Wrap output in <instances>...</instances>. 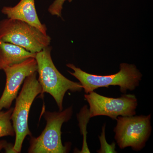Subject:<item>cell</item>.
Here are the masks:
<instances>
[{
  "label": "cell",
  "mask_w": 153,
  "mask_h": 153,
  "mask_svg": "<svg viewBox=\"0 0 153 153\" xmlns=\"http://www.w3.org/2000/svg\"><path fill=\"white\" fill-rule=\"evenodd\" d=\"M35 57H30L18 64L8 66L3 69L6 75V83L0 98V111L9 109L18 96L20 87L27 76L37 71Z\"/></svg>",
  "instance_id": "8"
},
{
  "label": "cell",
  "mask_w": 153,
  "mask_h": 153,
  "mask_svg": "<svg viewBox=\"0 0 153 153\" xmlns=\"http://www.w3.org/2000/svg\"><path fill=\"white\" fill-rule=\"evenodd\" d=\"M9 143L6 142L5 141H0V151L3 149H5L8 146Z\"/></svg>",
  "instance_id": "15"
},
{
  "label": "cell",
  "mask_w": 153,
  "mask_h": 153,
  "mask_svg": "<svg viewBox=\"0 0 153 153\" xmlns=\"http://www.w3.org/2000/svg\"><path fill=\"white\" fill-rule=\"evenodd\" d=\"M105 124L103 125L102 127V131L101 135L99 136L100 143V148L97 152L99 153H117L115 150L116 144L112 143L111 144H109L107 142L105 136Z\"/></svg>",
  "instance_id": "13"
},
{
  "label": "cell",
  "mask_w": 153,
  "mask_h": 153,
  "mask_svg": "<svg viewBox=\"0 0 153 153\" xmlns=\"http://www.w3.org/2000/svg\"><path fill=\"white\" fill-rule=\"evenodd\" d=\"M52 47L48 46L36 53L38 82L42 87V93H49L55 99L59 111L63 110V100L68 91L71 92L81 91L80 82L67 79L57 70L51 57Z\"/></svg>",
  "instance_id": "1"
},
{
  "label": "cell",
  "mask_w": 153,
  "mask_h": 153,
  "mask_svg": "<svg viewBox=\"0 0 153 153\" xmlns=\"http://www.w3.org/2000/svg\"><path fill=\"white\" fill-rule=\"evenodd\" d=\"M84 97L89 104L90 118L105 116L116 120L119 116H131L136 113L137 100L134 94H125L118 98H112L93 91Z\"/></svg>",
  "instance_id": "7"
},
{
  "label": "cell",
  "mask_w": 153,
  "mask_h": 153,
  "mask_svg": "<svg viewBox=\"0 0 153 153\" xmlns=\"http://www.w3.org/2000/svg\"><path fill=\"white\" fill-rule=\"evenodd\" d=\"M37 72L27 76L22 90L16 98V105L11 120L16 135L14 149L16 153L22 151L23 142L27 136H32L28 125V118L31 105L36 97L42 93V87L37 77Z\"/></svg>",
  "instance_id": "3"
},
{
  "label": "cell",
  "mask_w": 153,
  "mask_h": 153,
  "mask_svg": "<svg viewBox=\"0 0 153 153\" xmlns=\"http://www.w3.org/2000/svg\"><path fill=\"white\" fill-rule=\"evenodd\" d=\"M66 0H55L54 2L49 6L48 11L52 16L61 17V12L63 9V4ZM71 2V0H68Z\"/></svg>",
  "instance_id": "14"
},
{
  "label": "cell",
  "mask_w": 153,
  "mask_h": 153,
  "mask_svg": "<svg viewBox=\"0 0 153 153\" xmlns=\"http://www.w3.org/2000/svg\"><path fill=\"white\" fill-rule=\"evenodd\" d=\"M115 127V140L120 149L131 147L139 151L145 147L152 133L151 114L119 116Z\"/></svg>",
  "instance_id": "6"
},
{
  "label": "cell",
  "mask_w": 153,
  "mask_h": 153,
  "mask_svg": "<svg viewBox=\"0 0 153 153\" xmlns=\"http://www.w3.org/2000/svg\"><path fill=\"white\" fill-rule=\"evenodd\" d=\"M1 12L9 19L20 20L35 27L47 35L46 25L39 20L35 6V0H21L13 7H4Z\"/></svg>",
  "instance_id": "9"
},
{
  "label": "cell",
  "mask_w": 153,
  "mask_h": 153,
  "mask_svg": "<svg viewBox=\"0 0 153 153\" xmlns=\"http://www.w3.org/2000/svg\"><path fill=\"white\" fill-rule=\"evenodd\" d=\"M66 66L73 70L68 72L79 80L85 94L94 91L99 88L117 85L122 93L127 90L133 91L139 85L142 74L133 64L121 63L119 71L109 75H98L89 74L76 67L74 64L68 63Z\"/></svg>",
  "instance_id": "2"
},
{
  "label": "cell",
  "mask_w": 153,
  "mask_h": 153,
  "mask_svg": "<svg viewBox=\"0 0 153 153\" xmlns=\"http://www.w3.org/2000/svg\"><path fill=\"white\" fill-rule=\"evenodd\" d=\"M13 108L6 111H0V137L5 136H14L15 131L11 123V117Z\"/></svg>",
  "instance_id": "11"
},
{
  "label": "cell",
  "mask_w": 153,
  "mask_h": 153,
  "mask_svg": "<svg viewBox=\"0 0 153 153\" xmlns=\"http://www.w3.org/2000/svg\"><path fill=\"white\" fill-rule=\"evenodd\" d=\"M73 107H69L58 112L45 111L47 121L45 128L39 137H31L29 153H66L70 146L63 145L61 140V127L63 123L70 120L73 114Z\"/></svg>",
  "instance_id": "4"
},
{
  "label": "cell",
  "mask_w": 153,
  "mask_h": 153,
  "mask_svg": "<svg viewBox=\"0 0 153 153\" xmlns=\"http://www.w3.org/2000/svg\"><path fill=\"white\" fill-rule=\"evenodd\" d=\"M33 53L15 44L0 39V70L7 66L21 63L30 57H35Z\"/></svg>",
  "instance_id": "10"
},
{
  "label": "cell",
  "mask_w": 153,
  "mask_h": 153,
  "mask_svg": "<svg viewBox=\"0 0 153 153\" xmlns=\"http://www.w3.org/2000/svg\"><path fill=\"white\" fill-rule=\"evenodd\" d=\"M77 118L79 122V126L80 131L83 136V145L82 150L78 152L79 153H90V150L87 146L86 141V126L90 118L89 116V111L87 106L85 105L81 109L79 113L77 114Z\"/></svg>",
  "instance_id": "12"
},
{
  "label": "cell",
  "mask_w": 153,
  "mask_h": 153,
  "mask_svg": "<svg viewBox=\"0 0 153 153\" xmlns=\"http://www.w3.org/2000/svg\"><path fill=\"white\" fill-rule=\"evenodd\" d=\"M0 39L33 53L48 47L51 38L32 25L20 20L7 19L0 22Z\"/></svg>",
  "instance_id": "5"
}]
</instances>
